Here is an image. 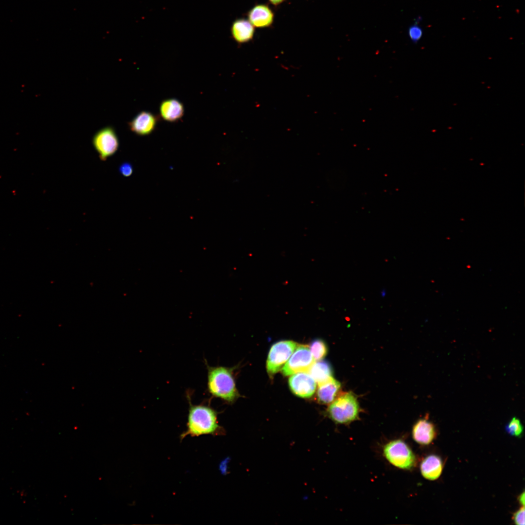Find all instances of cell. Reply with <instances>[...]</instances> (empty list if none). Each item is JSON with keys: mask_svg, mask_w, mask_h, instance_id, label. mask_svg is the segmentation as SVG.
I'll list each match as a JSON object with an SVG mask.
<instances>
[{"mask_svg": "<svg viewBox=\"0 0 525 525\" xmlns=\"http://www.w3.org/2000/svg\"><path fill=\"white\" fill-rule=\"evenodd\" d=\"M121 175L124 177H128L132 175L133 172V167L131 163L129 162H124L120 164L118 168Z\"/></svg>", "mask_w": 525, "mask_h": 525, "instance_id": "ffe728a7", "label": "cell"}, {"mask_svg": "<svg viewBox=\"0 0 525 525\" xmlns=\"http://www.w3.org/2000/svg\"><path fill=\"white\" fill-rule=\"evenodd\" d=\"M158 118L152 113L142 111L138 113L128 123L130 130L139 136L151 134L155 129Z\"/></svg>", "mask_w": 525, "mask_h": 525, "instance_id": "9c48e42d", "label": "cell"}, {"mask_svg": "<svg viewBox=\"0 0 525 525\" xmlns=\"http://www.w3.org/2000/svg\"><path fill=\"white\" fill-rule=\"evenodd\" d=\"M359 405L353 393L348 392L341 394L331 402L327 414L337 424H347L357 420L359 418Z\"/></svg>", "mask_w": 525, "mask_h": 525, "instance_id": "3957f363", "label": "cell"}, {"mask_svg": "<svg viewBox=\"0 0 525 525\" xmlns=\"http://www.w3.org/2000/svg\"><path fill=\"white\" fill-rule=\"evenodd\" d=\"M315 361L308 346L298 345L282 368V373L289 376L299 372H307Z\"/></svg>", "mask_w": 525, "mask_h": 525, "instance_id": "52a82bcc", "label": "cell"}, {"mask_svg": "<svg viewBox=\"0 0 525 525\" xmlns=\"http://www.w3.org/2000/svg\"><path fill=\"white\" fill-rule=\"evenodd\" d=\"M518 501L522 506H525V492L523 491L518 497Z\"/></svg>", "mask_w": 525, "mask_h": 525, "instance_id": "603a6c76", "label": "cell"}, {"mask_svg": "<svg viewBox=\"0 0 525 525\" xmlns=\"http://www.w3.org/2000/svg\"><path fill=\"white\" fill-rule=\"evenodd\" d=\"M92 143L102 161H105L115 155L120 145L115 130L111 126L99 130L94 135Z\"/></svg>", "mask_w": 525, "mask_h": 525, "instance_id": "5b68a950", "label": "cell"}, {"mask_svg": "<svg viewBox=\"0 0 525 525\" xmlns=\"http://www.w3.org/2000/svg\"><path fill=\"white\" fill-rule=\"evenodd\" d=\"M443 463L440 456L430 455L424 457L420 464V473L422 476L429 480H435L441 475Z\"/></svg>", "mask_w": 525, "mask_h": 525, "instance_id": "7c38bea8", "label": "cell"}, {"mask_svg": "<svg viewBox=\"0 0 525 525\" xmlns=\"http://www.w3.org/2000/svg\"><path fill=\"white\" fill-rule=\"evenodd\" d=\"M383 453L389 463L399 469L411 470L416 465L415 455L409 445L401 439L387 442L383 447Z\"/></svg>", "mask_w": 525, "mask_h": 525, "instance_id": "277c9868", "label": "cell"}, {"mask_svg": "<svg viewBox=\"0 0 525 525\" xmlns=\"http://www.w3.org/2000/svg\"><path fill=\"white\" fill-rule=\"evenodd\" d=\"M298 344L291 340H283L275 343L269 352L266 369L270 377L281 369Z\"/></svg>", "mask_w": 525, "mask_h": 525, "instance_id": "8992f818", "label": "cell"}, {"mask_svg": "<svg viewBox=\"0 0 525 525\" xmlns=\"http://www.w3.org/2000/svg\"><path fill=\"white\" fill-rule=\"evenodd\" d=\"M286 0H268L269 2L275 6L280 5Z\"/></svg>", "mask_w": 525, "mask_h": 525, "instance_id": "7402d4cb", "label": "cell"}, {"mask_svg": "<svg viewBox=\"0 0 525 525\" xmlns=\"http://www.w3.org/2000/svg\"><path fill=\"white\" fill-rule=\"evenodd\" d=\"M408 35L411 41L413 43H416L421 38L422 35V31L420 26L417 24H415L409 28Z\"/></svg>", "mask_w": 525, "mask_h": 525, "instance_id": "d6986e66", "label": "cell"}, {"mask_svg": "<svg viewBox=\"0 0 525 525\" xmlns=\"http://www.w3.org/2000/svg\"><path fill=\"white\" fill-rule=\"evenodd\" d=\"M207 390L210 396L232 403L239 397L233 369L223 366H210L206 361Z\"/></svg>", "mask_w": 525, "mask_h": 525, "instance_id": "7a4b0ae2", "label": "cell"}, {"mask_svg": "<svg viewBox=\"0 0 525 525\" xmlns=\"http://www.w3.org/2000/svg\"><path fill=\"white\" fill-rule=\"evenodd\" d=\"M310 350L315 360H321L326 356L328 351L326 344L321 339L313 341L310 346Z\"/></svg>", "mask_w": 525, "mask_h": 525, "instance_id": "e0dca14e", "label": "cell"}, {"mask_svg": "<svg viewBox=\"0 0 525 525\" xmlns=\"http://www.w3.org/2000/svg\"><path fill=\"white\" fill-rule=\"evenodd\" d=\"M231 33L236 42L240 44L245 43L253 39L255 28L248 20L238 18L232 23Z\"/></svg>", "mask_w": 525, "mask_h": 525, "instance_id": "5bb4252c", "label": "cell"}, {"mask_svg": "<svg viewBox=\"0 0 525 525\" xmlns=\"http://www.w3.org/2000/svg\"><path fill=\"white\" fill-rule=\"evenodd\" d=\"M315 381L319 384L332 376V369L329 363L319 360L315 362L308 371Z\"/></svg>", "mask_w": 525, "mask_h": 525, "instance_id": "2e32d148", "label": "cell"}, {"mask_svg": "<svg viewBox=\"0 0 525 525\" xmlns=\"http://www.w3.org/2000/svg\"><path fill=\"white\" fill-rule=\"evenodd\" d=\"M160 115L167 122H175L181 119L184 114L183 104L179 100L172 98L163 100L159 106Z\"/></svg>", "mask_w": 525, "mask_h": 525, "instance_id": "4fadbf2b", "label": "cell"}, {"mask_svg": "<svg viewBox=\"0 0 525 525\" xmlns=\"http://www.w3.org/2000/svg\"><path fill=\"white\" fill-rule=\"evenodd\" d=\"M289 387L293 393L302 398H310L316 389V382L309 372H299L289 378Z\"/></svg>", "mask_w": 525, "mask_h": 525, "instance_id": "ba28073f", "label": "cell"}, {"mask_svg": "<svg viewBox=\"0 0 525 525\" xmlns=\"http://www.w3.org/2000/svg\"><path fill=\"white\" fill-rule=\"evenodd\" d=\"M247 16L252 25L258 28L271 26L274 19L273 11L265 4H256L248 12Z\"/></svg>", "mask_w": 525, "mask_h": 525, "instance_id": "8fae6325", "label": "cell"}, {"mask_svg": "<svg viewBox=\"0 0 525 525\" xmlns=\"http://www.w3.org/2000/svg\"><path fill=\"white\" fill-rule=\"evenodd\" d=\"M506 431L510 436L521 437L524 432V427L520 420L513 417L506 425Z\"/></svg>", "mask_w": 525, "mask_h": 525, "instance_id": "ac0fdd59", "label": "cell"}, {"mask_svg": "<svg viewBox=\"0 0 525 525\" xmlns=\"http://www.w3.org/2000/svg\"><path fill=\"white\" fill-rule=\"evenodd\" d=\"M341 387L340 383L332 377L318 384L317 390L318 401L323 404L331 403L336 398Z\"/></svg>", "mask_w": 525, "mask_h": 525, "instance_id": "9a60e30c", "label": "cell"}, {"mask_svg": "<svg viewBox=\"0 0 525 525\" xmlns=\"http://www.w3.org/2000/svg\"><path fill=\"white\" fill-rule=\"evenodd\" d=\"M189 403L187 430L180 435V440L186 437H198L204 435L222 436L225 430L219 425L218 412L210 404H193L187 396Z\"/></svg>", "mask_w": 525, "mask_h": 525, "instance_id": "6da1fadb", "label": "cell"}, {"mask_svg": "<svg viewBox=\"0 0 525 525\" xmlns=\"http://www.w3.org/2000/svg\"><path fill=\"white\" fill-rule=\"evenodd\" d=\"M435 425L428 419H420L414 424L412 436L414 440L421 445H428L436 438Z\"/></svg>", "mask_w": 525, "mask_h": 525, "instance_id": "30bf717a", "label": "cell"}, {"mask_svg": "<svg viewBox=\"0 0 525 525\" xmlns=\"http://www.w3.org/2000/svg\"><path fill=\"white\" fill-rule=\"evenodd\" d=\"M512 520L515 524L518 525H525V508L522 506L518 510L513 513Z\"/></svg>", "mask_w": 525, "mask_h": 525, "instance_id": "44dd1931", "label": "cell"}]
</instances>
